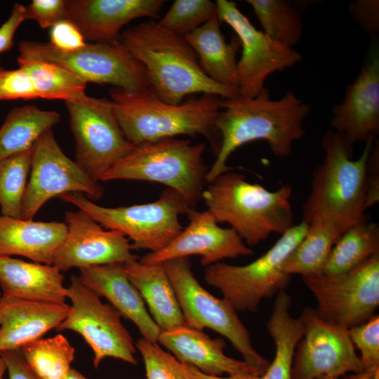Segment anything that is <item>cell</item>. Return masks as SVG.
<instances>
[{
  "mask_svg": "<svg viewBox=\"0 0 379 379\" xmlns=\"http://www.w3.org/2000/svg\"><path fill=\"white\" fill-rule=\"evenodd\" d=\"M32 155L33 147L0 162V208L4 216L22 218Z\"/></svg>",
  "mask_w": 379,
  "mask_h": 379,
  "instance_id": "cell-35",
  "label": "cell"
},
{
  "mask_svg": "<svg viewBox=\"0 0 379 379\" xmlns=\"http://www.w3.org/2000/svg\"><path fill=\"white\" fill-rule=\"evenodd\" d=\"M158 342L180 362L192 365L206 374L259 375L244 360L225 354L226 343L222 338L213 339L203 331L187 326L161 332Z\"/></svg>",
  "mask_w": 379,
  "mask_h": 379,
  "instance_id": "cell-23",
  "label": "cell"
},
{
  "mask_svg": "<svg viewBox=\"0 0 379 379\" xmlns=\"http://www.w3.org/2000/svg\"><path fill=\"white\" fill-rule=\"evenodd\" d=\"M0 355L6 362L9 379H39L26 364L20 350L1 351Z\"/></svg>",
  "mask_w": 379,
  "mask_h": 379,
  "instance_id": "cell-45",
  "label": "cell"
},
{
  "mask_svg": "<svg viewBox=\"0 0 379 379\" xmlns=\"http://www.w3.org/2000/svg\"><path fill=\"white\" fill-rule=\"evenodd\" d=\"M310 112V105L292 91L276 100L271 99L266 88L254 98L223 99L215 121L220 145L208 169L207 184L232 170L227 165L228 159L250 142L265 140L274 156H288L293 144L305 134L303 122Z\"/></svg>",
  "mask_w": 379,
  "mask_h": 379,
  "instance_id": "cell-1",
  "label": "cell"
},
{
  "mask_svg": "<svg viewBox=\"0 0 379 379\" xmlns=\"http://www.w3.org/2000/svg\"><path fill=\"white\" fill-rule=\"evenodd\" d=\"M317 379H339V378L333 377V376H329V375H323L319 378H317Z\"/></svg>",
  "mask_w": 379,
  "mask_h": 379,
  "instance_id": "cell-50",
  "label": "cell"
},
{
  "mask_svg": "<svg viewBox=\"0 0 379 379\" xmlns=\"http://www.w3.org/2000/svg\"><path fill=\"white\" fill-rule=\"evenodd\" d=\"M119 41L145 67L150 90L166 103L180 104L186 96L194 93L224 99L239 95L238 91L211 79L185 36L165 29L156 20L126 29Z\"/></svg>",
  "mask_w": 379,
  "mask_h": 379,
  "instance_id": "cell-2",
  "label": "cell"
},
{
  "mask_svg": "<svg viewBox=\"0 0 379 379\" xmlns=\"http://www.w3.org/2000/svg\"><path fill=\"white\" fill-rule=\"evenodd\" d=\"M50 42L58 50L72 52L83 48L87 44L77 27L68 20H62L50 28Z\"/></svg>",
  "mask_w": 379,
  "mask_h": 379,
  "instance_id": "cell-41",
  "label": "cell"
},
{
  "mask_svg": "<svg viewBox=\"0 0 379 379\" xmlns=\"http://www.w3.org/2000/svg\"><path fill=\"white\" fill-rule=\"evenodd\" d=\"M65 379H88L77 370L71 368Z\"/></svg>",
  "mask_w": 379,
  "mask_h": 379,
  "instance_id": "cell-48",
  "label": "cell"
},
{
  "mask_svg": "<svg viewBox=\"0 0 379 379\" xmlns=\"http://www.w3.org/2000/svg\"><path fill=\"white\" fill-rule=\"evenodd\" d=\"M110 100L126 139L138 145L178 135L204 136L215 156L220 145L215 126L224 98L213 94L178 105L168 104L150 90L127 91L112 88Z\"/></svg>",
  "mask_w": 379,
  "mask_h": 379,
  "instance_id": "cell-3",
  "label": "cell"
},
{
  "mask_svg": "<svg viewBox=\"0 0 379 379\" xmlns=\"http://www.w3.org/2000/svg\"><path fill=\"white\" fill-rule=\"evenodd\" d=\"M6 371V365L4 359L0 355V379H3L4 375Z\"/></svg>",
  "mask_w": 379,
  "mask_h": 379,
  "instance_id": "cell-49",
  "label": "cell"
},
{
  "mask_svg": "<svg viewBox=\"0 0 379 379\" xmlns=\"http://www.w3.org/2000/svg\"><path fill=\"white\" fill-rule=\"evenodd\" d=\"M64 222L67 234L52 264L61 272L74 267L126 264L138 259L132 253L131 242L124 235L118 231L103 229L81 210L66 211Z\"/></svg>",
  "mask_w": 379,
  "mask_h": 379,
  "instance_id": "cell-17",
  "label": "cell"
},
{
  "mask_svg": "<svg viewBox=\"0 0 379 379\" xmlns=\"http://www.w3.org/2000/svg\"><path fill=\"white\" fill-rule=\"evenodd\" d=\"M291 298L286 291L276 296L267 322V330L274 345V357L260 379H291L294 354L301 340L304 326L299 317L290 312Z\"/></svg>",
  "mask_w": 379,
  "mask_h": 379,
  "instance_id": "cell-28",
  "label": "cell"
},
{
  "mask_svg": "<svg viewBox=\"0 0 379 379\" xmlns=\"http://www.w3.org/2000/svg\"><path fill=\"white\" fill-rule=\"evenodd\" d=\"M340 379H379V366L363 368L352 374H345Z\"/></svg>",
  "mask_w": 379,
  "mask_h": 379,
  "instance_id": "cell-47",
  "label": "cell"
},
{
  "mask_svg": "<svg viewBox=\"0 0 379 379\" xmlns=\"http://www.w3.org/2000/svg\"><path fill=\"white\" fill-rule=\"evenodd\" d=\"M63 275L52 265L0 256V287L3 297L65 304L67 288Z\"/></svg>",
  "mask_w": 379,
  "mask_h": 379,
  "instance_id": "cell-24",
  "label": "cell"
},
{
  "mask_svg": "<svg viewBox=\"0 0 379 379\" xmlns=\"http://www.w3.org/2000/svg\"><path fill=\"white\" fill-rule=\"evenodd\" d=\"M375 140L365 142L360 157L353 159L352 145L343 135L333 129L324 134V159L312 172L302 221L328 222L345 232L367 220L366 164Z\"/></svg>",
  "mask_w": 379,
  "mask_h": 379,
  "instance_id": "cell-4",
  "label": "cell"
},
{
  "mask_svg": "<svg viewBox=\"0 0 379 379\" xmlns=\"http://www.w3.org/2000/svg\"><path fill=\"white\" fill-rule=\"evenodd\" d=\"M205 145L177 137L135 145L116 162L100 182L117 180L147 181L176 191L190 209L201 200L209 168Z\"/></svg>",
  "mask_w": 379,
  "mask_h": 379,
  "instance_id": "cell-6",
  "label": "cell"
},
{
  "mask_svg": "<svg viewBox=\"0 0 379 379\" xmlns=\"http://www.w3.org/2000/svg\"><path fill=\"white\" fill-rule=\"evenodd\" d=\"M302 279L317 301V313L330 323L348 330L375 314L379 305V254L341 274Z\"/></svg>",
  "mask_w": 379,
  "mask_h": 379,
  "instance_id": "cell-12",
  "label": "cell"
},
{
  "mask_svg": "<svg viewBox=\"0 0 379 379\" xmlns=\"http://www.w3.org/2000/svg\"><path fill=\"white\" fill-rule=\"evenodd\" d=\"M174 288L186 326L203 331L212 329L225 337L259 375L269 361L254 348L251 335L233 305L205 289L192 270L190 258H178L162 263Z\"/></svg>",
  "mask_w": 379,
  "mask_h": 379,
  "instance_id": "cell-9",
  "label": "cell"
},
{
  "mask_svg": "<svg viewBox=\"0 0 379 379\" xmlns=\"http://www.w3.org/2000/svg\"><path fill=\"white\" fill-rule=\"evenodd\" d=\"M66 234L64 222L34 221L0 213V256L20 255L52 265Z\"/></svg>",
  "mask_w": 379,
  "mask_h": 379,
  "instance_id": "cell-25",
  "label": "cell"
},
{
  "mask_svg": "<svg viewBox=\"0 0 379 379\" xmlns=\"http://www.w3.org/2000/svg\"><path fill=\"white\" fill-rule=\"evenodd\" d=\"M218 18L236 33L242 48L237 62L239 94L256 97L266 79L273 72L292 67L302 60V55L258 30L232 1L217 0Z\"/></svg>",
  "mask_w": 379,
  "mask_h": 379,
  "instance_id": "cell-15",
  "label": "cell"
},
{
  "mask_svg": "<svg viewBox=\"0 0 379 379\" xmlns=\"http://www.w3.org/2000/svg\"><path fill=\"white\" fill-rule=\"evenodd\" d=\"M300 317L304 333L295 352L291 379L340 378L362 370L347 329L324 320L311 307Z\"/></svg>",
  "mask_w": 379,
  "mask_h": 379,
  "instance_id": "cell-16",
  "label": "cell"
},
{
  "mask_svg": "<svg viewBox=\"0 0 379 379\" xmlns=\"http://www.w3.org/2000/svg\"><path fill=\"white\" fill-rule=\"evenodd\" d=\"M367 209L379 201V143L375 140L366 164Z\"/></svg>",
  "mask_w": 379,
  "mask_h": 379,
  "instance_id": "cell-43",
  "label": "cell"
},
{
  "mask_svg": "<svg viewBox=\"0 0 379 379\" xmlns=\"http://www.w3.org/2000/svg\"><path fill=\"white\" fill-rule=\"evenodd\" d=\"M332 129L353 146L376 140L379 134V57L371 51L343 101L333 108Z\"/></svg>",
  "mask_w": 379,
  "mask_h": 379,
  "instance_id": "cell-19",
  "label": "cell"
},
{
  "mask_svg": "<svg viewBox=\"0 0 379 379\" xmlns=\"http://www.w3.org/2000/svg\"><path fill=\"white\" fill-rule=\"evenodd\" d=\"M82 283L100 297L105 298L120 314L131 321L142 338L158 343L161 330L147 312L138 289L130 281L124 263L79 269Z\"/></svg>",
  "mask_w": 379,
  "mask_h": 379,
  "instance_id": "cell-21",
  "label": "cell"
},
{
  "mask_svg": "<svg viewBox=\"0 0 379 379\" xmlns=\"http://www.w3.org/2000/svg\"><path fill=\"white\" fill-rule=\"evenodd\" d=\"M217 15L216 3L210 0H175L158 23L171 32L185 36Z\"/></svg>",
  "mask_w": 379,
  "mask_h": 379,
  "instance_id": "cell-36",
  "label": "cell"
},
{
  "mask_svg": "<svg viewBox=\"0 0 379 379\" xmlns=\"http://www.w3.org/2000/svg\"><path fill=\"white\" fill-rule=\"evenodd\" d=\"M26 20V7L15 3L9 18L0 27V54L9 51L13 44L15 33Z\"/></svg>",
  "mask_w": 379,
  "mask_h": 379,
  "instance_id": "cell-44",
  "label": "cell"
},
{
  "mask_svg": "<svg viewBox=\"0 0 379 379\" xmlns=\"http://www.w3.org/2000/svg\"><path fill=\"white\" fill-rule=\"evenodd\" d=\"M67 288L72 304L56 330L72 331L81 335L93 352V364L96 368L107 357L136 365L135 345L121 321V314L110 304L102 302L79 276H72Z\"/></svg>",
  "mask_w": 379,
  "mask_h": 379,
  "instance_id": "cell-13",
  "label": "cell"
},
{
  "mask_svg": "<svg viewBox=\"0 0 379 379\" xmlns=\"http://www.w3.org/2000/svg\"><path fill=\"white\" fill-rule=\"evenodd\" d=\"M292 192L288 185L268 190L230 170L205 187L201 199L218 223L229 224L251 247L273 233L283 234L294 225Z\"/></svg>",
  "mask_w": 379,
  "mask_h": 379,
  "instance_id": "cell-5",
  "label": "cell"
},
{
  "mask_svg": "<svg viewBox=\"0 0 379 379\" xmlns=\"http://www.w3.org/2000/svg\"><path fill=\"white\" fill-rule=\"evenodd\" d=\"M75 140V161L95 181L135 147L124 135L112 102L83 96L65 102Z\"/></svg>",
  "mask_w": 379,
  "mask_h": 379,
  "instance_id": "cell-11",
  "label": "cell"
},
{
  "mask_svg": "<svg viewBox=\"0 0 379 379\" xmlns=\"http://www.w3.org/2000/svg\"><path fill=\"white\" fill-rule=\"evenodd\" d=\"M185 38L196 53L204 73L215 83L239 92V38L232 36L228 43L221 32L218 17L209 20Z\"/></svg>",
  "mask_w": 379,
  "mask_h": 379,
  "instance_id": "cell-27",
  "label": "cell"
},
{
  "mask_svg": "<svg viewBox=\"0 0 379 379\" xmlns=\"http://www.w3.org/2000/svg\"><path fill=\"white\" fill-rule=\"evenodd\" d=\"M135 345L142 357L147 379H190L185 364L157 343L140 338Z\"/></svg>",
  "mask_w": 379,
  "mask_h": 379,
  "instance_id": "cell-37",
  "label": "cell"
},
{
  "mask_svg": "<svg viewBox=\"0 0 379 379\" xmlns=\"http://www.w3.org/2000/svg\"><path fill=\"white\" fill-rule=\"evenodd\" d=\"M74 192L94 201L102 197L104 187L62 152L50 128L33 147L22 218L33 219L51 199Z\"/></svg>",
  "mask_w": 379,
  "mask_h": 379,
  "instance_id": "cell-14",
  "label": "cell"
},
{
  "mask_svg": "<svg viewBox=\"0 0 379 379\" xmlns=\"http://www.w3.org/2000/svg\"><path fill=\"white\" fill-rule=\"evenodd\" d=\"M128 278L140 293L161 332L186 326L176 294L163 264L126 263Z\"/></svg>",
  "mask_w": 379,
  "mask_h": 379,
  "instance_id": "cell-26",
  "label": "cell"
},
{
  "mask_svg": "<svg viewBox=\"0 0 379 379\" xmlns=\"http://www.w3.org/2000/svg\"><path fill=\"white\" fill-rule=\"evenodd\" d=\"M18 58L55 63L73 72L86 83L110 84L127 91L149 88L145 67L133 58L119 41L87 43L76 51L56 49L48 42L22 41Z\"/></svg>",
  "mask_w": 379,
  "mask_h": 379,
  "instance_id": "cell-10",
  "label": "cell"
},
{
  "mask_svg": "<svg viewBox=\"0 0 379 379\" xmlns=\"http://www.w3.org/2000/svg\"><path fill=\"white\" fill-rule=\"evenodd\" d=\"M37 98L32 81L23 69H6L0 67V100Z\"/></svg>",
  "mask_w": 379,
  "mask_h": 379,
  "instance_id": "cell-39",
  "label": "cell"
},
{
  "mask_svg": "<svg viewBox=\"0 0 379 379\" xmlns=\"http://www.w3.org/2000/svg\"><path fill=\"white\" fill-rule=\"evenodd\" d=\"M61 200L88 214L103 227L124 235L133 250L156 252L182 230L179 218L190 209L175 190L167 188L154 201L119 207L97 204L81 193H66Z\"/></svg>",
  "mask_w": 379,
  "mask_h": 379,
  "instance_id": "cell-8",
  "label": "cell"
},
{
  "mask_svg": "<svg viewBox=\"0 0 379 379\" xmlns=\"http://www.w3.org/2000/svg\"><path fill=\"white\" fill-rule=\"evenodd\" d=\"M354 347L359 351L362 369L379 366V315L348 329Z\"/></svg>",
  "mask_w": 379,
  "mask_h": 379,
  "instance_id": "cell-38",
  "label": "cell"
},
{
  "mask_svg": "<svg viewBox=\"0 0 379 379\" xmlns=\"http://www.w3.org/2000/svg\"><path fill=\"white\" fill-rule=\"evenodd\" d=\"M66 0H33L26 6V20H32L41 28H51L65 20Z\"/></svg>",
  "mask_w": 379,
  "mask_h": 379,
  "instance_id": "cell-40",
  "label": "cell"
},
{
  "mask_svg": "<svg viewBox=\"0 0 379 379\" xmlns=\"http://www.w3.org/2000/svg\"><path fill=\"white\" fill-rule=\"evenodd\" d=\"M60 121V115L35 105L13 107L0 127V162L31 149L41 135Z\"/></svg>",
  "mask_w": 379,
  "mask_h": 379,
  "instance_id": "cell-29",
  "label": "cell"
},
{
  "mask_svg": "<svg viewBox=\"0 0 379 379\" xmlns=\"http://www.w3.org/2000/svg\"><path fill=\"white\" fill-rule=\"evenodd\" d=\"M349 11L353 20L364 30L373 36L379 32V1L357 0L349 5Z\"/></svg>",
  "mask_w": 379,
  "mask_h": 379,
  "instance_id": "cell-42",
  "label": "cell"
},
{
  "mask_svg": "<svg viewBox=\"0 0 379 379\" xmlns=\"http://www.w3.org/2000/svg\"><path fill=\"white\" fill-rule=\"evenodd\" d=\"M186 369L190 376V379H260L257 375H235L229 377H220V375H212L206 374L194 366L185 364Z\"/></svg>",
  "mask_w": 379,
  "mask_h": 379,
  "instance_id": "cell-46",
  "label": "cell"
},
{
  "mask_svg": "<svg viewBox=\"0 0 379 379\" xmlns=\"http://www.w3.org/2000/svg\"><path fill=\"white\" fill-rule=\"evenodd\" d=\"M343 232L328 222L310 224L305 237L286 259L285 272L302 277L321 274L333 245Z\"/></svg>",
  "mask_w": 379,
  "mask_h": 379,
  "instance_id": "cell-31",
  "label": "cell"
},
{
  "mask_svg": "<svg viewBox=\"0 0 379 379\" xmlns=\"http://www.w3.org/2000/svg\"><path fill=\"white\" fill-rule=\"evenodd\" d=\"M29 368L39 379H65L75 349L62 334L35 340L20 349Z\"/></svg>",
  "mask_w": 379,
  "mask_h": 379,
  "instance_id": "cell-33",
  "label": "cell"
},
{
  "mask_svg": "<svg viewBox=\"0 0 379 379\" xmlns=\"http://www.w3.org/2000/svg\"><path fill=\"white\" fill-rule=\"evenodd\" d=\"M164 0H66L65 19L91 43H113L121 29L140 18H159Z\"/></svg>",
  "mask_w": 379,
  "mask_h": 379,
  "instance_id": "cell-20",
  "label": "cell"
},
{
  "mask_svg": "<svg viewBox=\"0 0 379 379\" xmlns=\"http://www.w3.org/2000/svg\"><path fill=\"white\" fill-rule=\"evenodd\" d=\"M263 32L277 42L292 48L300 41L303 23L292 3L284 0H246Z\"/></svg>",
  "mask_w": 379,
  "mask_h": 379,
  "instance_id": "cell-34",
  "label": "cell"
},
{
  "mask_svg": "<svg viewBox=\"0 0 379 379\" xmlns=\"http://www.w3.org/2000/svg\"><path fill=\"white\" fill-rule=\"evenodd\" d=\"M19 67L29 76L38 98L62 100L77 99L86 94L87 83L68 69L55 63L17 58Z\"/></svg>",
  "mask_w": 379,
  "mask_h": 379,
  "instance_id": "cell-32",
  "label": "cell"
},
{
  "mask_svg": "<svg viewBox=\"0 0 379 379\" xmlns=\"http://www.w3.org/2000/svg\"><path fill=\"white\" fill-rule=\"evenodd\" d=\"M189 223L166 247L149 252L138 260L145 264H162L168 260L197 255L208 267L224 259L251 255L253 251L232 228L218 225L207 210L189 209Z\"/></svg>",
  "mask_w": 379,
  "mask_h": 379,
  "instance_id": "cell-18",
  "label": "cell"
},
{
  "mask_svg": "<svg viewBox=\"0 0 379 379\" xmlns=\"http://www.w3.org/2000/svg\"><path fill=\"white\" fill-rule=\"evenodd\" d=\"M307 228L303 221L294 225L264 254L247 265L219 262L206 267V283L218 289L237 312H256L262 300L286 291L291 275L284 270L285 262Z\"/></svg>",
  "mask_w": 379,
  "mask_h": 379,
  "instance_id": "cell-7",
  "label": "cell"
},
{
  "mask_svg": "<svg viewBox=\"0 0 379 379\" xmlns=\"http://www.w3.org/2000/svg\"><path fill=\"white\" fill-rule=\"evenodd\" d=\"M379 254V225L367 220L346 230L333 245L321 274L335 275L351 270Z\"/></svg>",
  "mask_w": 379,
  "mask_h": 379,
  "instance_id": "cell-30",
  "label": "cell"
},
{
  "mask_svg": "<svg viewBox=\"0 0 379 379\" xmlns=\"http://www.w3.org/2000/svg\"><path fill=\"white\" fill-rule=\"evenodd\" d=\"M67 303L56 304L0 298V352L20 350L37 340L65 319Z\"/></svg>",
  "mask_w": 379,
  "mask_h": 379,
  "instance_id": "cell-22",
  "label": "cell"
}]
</instances>
